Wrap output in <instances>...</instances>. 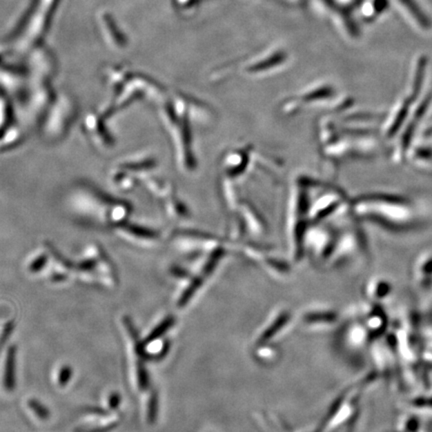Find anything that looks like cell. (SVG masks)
<instances>
[{"label":"cell","mask_w":432,"mask_h":432,"mask_svg":"<svg viewBox=\"0 0 432 432\" xmlns=\"http://www.w3.org/2000/svg\"><path fill=\"white\" fill-rule=\"evenodd\" d=\"M400 3L409 11L414 19L423 28V30H429L431 28L432 22L429 15L422 10V6L418 3L416 0H400Z\"/></svg>","instance_id":"cell-2"},{"label":"cell","mask_w":432,"mask_h":432,"mask_svg":"<svg viewBox=\"0 0 432 432\" xmlns=\"http://www.w3.org/2000/svg\"><path fill=\"white\" fill-rule=\"evenodd\" d=\"M407 409L416 414H432V393L407 402Z\"/></svg>","instance_id":"cell-3"},{"label":"cell","mask_w":432,"mask_h":432,"mask_svg":"<svg viewBox=\"0 0 432 432\" xmlns=\"http://www.w3.org/2000/svg\"><path fill=\"white\" fill-rule=\"evenodd\" d=\"M44 262H46V258H41V259L37 260L35 264H33L32 267H31V271H37L39 269L41 268L43 266Z\"/></svg>","instance_id":"cell-22"},{"label":"cell","mask_w":432,"mask_h":432,"mask_svg":"<svg viewBox=\"0 0 432 432\" xmlns=\"http://www.w3.org/2000/svg\"><path fill=\"white\" fill-rule=\"evenodd\" d=\"M117 426V423H110V424L106 425V426L102 427H97V429H77L75 432H109L115 429V427Z\"/></svg>","instance_id":"cell-17"},{"label":"cell","mask_w":432,"mask_h":432,"mask_svg":"<svg viewBox=\"0 0 432 432\" xmlns=\"http://www.w3.org/2000/svg\"><path fill=\"white\" fill-rule=\"evenodd\" d=\"M175 320L173 316H168L166 317L161 324H158L150 333L148 334L146 340H144V344L146 345L150 344L151 342H155V340H158V338L161 337L164 333H166V331H168L170 329V327H173V325L175 324Z\"/></svg>","instance_id":"cell-4"},{"label":"cell","mask_w":432,"mask_h":432,"mask_svg":"<svg viewBox=\"0 0 432 432\" xmlns=\"http://www.w3.org/2000/svg\"><path fill=\"white\" fill-rule=\"evenodd\" d=\"M391 2L389 0H373V8L376 15L382 14L389 10Z\"/></svg>","instance_id":"cell-15"},{"label":"cell","mask_w":432,"mask_h":432,"mask_svg":"<svg viewBox=\"0 0 432 432\" xmlns=\"http://www.w3.org/2000/svg\"><path fill=\"white\" fill-rule=\"evenodd\" d=\"M427 59L422 57L418 60V68H416L415 79H414L413 97H418V93L422 89L423 79H424L425 69H426Z\"/></svg>","instance_id":"cell-5"},{"label":"cell","mask_w":432,"mask_h":432,"mask_svg":"<svg viewBox=\"0 0 432 432\" xmlns=\"http://www.w3.org/2000/svg\"><path fill=\"white\" fill-rule=\"evenodd\" d=\"M73 369L69 365H64L61 367L59 373V382L60 386H66L69 382V380L72 377Z\"/></svg>","instance_id":"cell-12"},{"label":"cell","mask_w":432,"mask_h":432,"mask_svg":"<svg viewBox=\"0 0 432 432\" xmlns=\"http://www.w3.org/2000/svg\"><path fill=\"white\" fill-rule=\"evenodd\" d=\"M286 315L280 316V317L278 318L277 320H276L275 324L271 325V326L269 327V329H267L266 333L262 334V338H260V342H266V340H268L269 338L273 337V336L275 335V334L277 333V331H279V329L282 328V326H284V324H285V322H286Z\"/></svg>","instance_id":"cell-7"},{"label":"cell","mask_w":432,"mask_h":432,"mask_svg":"<svg viewBox=\"0 0 432 432\" xmlns=\"http://www.w3.org/2000/svg\"><path fill=\"white\" fill-rule=\"evenodd\" d=\"M393 295V287L387 282H380L375 291V297L380 300H386Z\"/></svg>","instance_id":"cell-10"},{"label":"cell","mask_w":432,"mask_h":432,"mask_svg":"<svg viewBox=\"0 0 432 432\" xmlns=\"http://www.w3.org/2000/svg\"><path fill=\"white\" fill-rule=\"evenodd\" d=\"M413 126L411 124L409 126V129H407L406 132H405L404 137H403V148H407V146H409V144H411V138H413Z\"/></svg>","instance_id":"cell-19"},{"label":"cell","mask_w":432,"mask_h":432,"mask_svg":"<svg viewBox=\"0 0 432 432\" xmlns=\"http://www.w3.org/2000/svg\"><path fill=\"white\" fill-rule=\"evenodd\" d=\"M158 413V394L157 391H153L149 398L148 403V422L149 423H155L157 420Z\"/></svg>","instance_id":"cell-11"},{"label":"cell","mask_w":432,"mask_h":432,"mask_svg":"<svg viewBox=\"0 0 432 432\" xmlns=\"http://www.w3.org/2000/svg\"><path fill=\"white\" fill-rule=\"evenodd\" d=\"M396 432H400V431H396Z\"/></svg>","instance_id":"cell-24"},{"label":"cell","mask_w":432,"mask_h":432,"mask_svg":"<svg viewBox=\"0 0 432 432\" xmlns=\"http://www.w3.org/2000/svg\"><path fill=\"white\" fill-rule=\"evenodd\" d=\"M336 315L333 313H320V315H309L305 317L306 322H334Z\"/></svg>","instance_id":"cell-13"},{"label":"cell","mask_w":432,"mask_h":432,"mask_svg":"<svg viewBox=\"0 0 432 432\" xmlns=\"http://www.w3.org/2000/svg\"><path fill=\"white\" fill-rule=\"evenodd\" d=\"M407 112H409V104H403V108L400 109L398 115H396L395 120H394L393 126H391V130H389V137H393L397 132L398 129L402 126L403 121H404L405 117H406Z\"/></svg>","instance_id":"cell-9"},{"label":"cell","mask_w":432,"mask_h":432,"mask_svg":"<svg viewBox=\"0 0 432 432\" xmlns=\"http://www.w3.org/2000/svg\"><path fill=\"white\" fill-rule=\"evenodd\" d=\"M199 284L200 282L199 280H197V282H193V284L186 289V293L182 295L181 298L179 300V302H178V305H179V306H184V305L187 304V302L190 300L191 296L195 295V293L197 291Z\"/></svg>","instance_id":"cell-14"},{"label":"cell","mask_w":432,"mask_h":432,"mask_svg":"<svg viewBox=\"0 0 432 432\" xmlns=\"http://www.w3.org/2000/svg\"><path fill=\"white\" fill-rule=\"evenodd\" d=\"M17 347L12 345L8 348L6 354V371H4V386L6 391H12L15 389V358H17Z\"/></svg>","instance_id":"cell-1"},{"label":"cell","mask_w":432,"mask_h":432,"mask_svg":"<svg viewBox=\"0 0 432 432\" xmlns=\"http://www.w3.org/2000/svg\"><path fill=\"white\" fill-rule=\"evenodd\" d=\"M13 329H14V322H8L4 327L1 336H0V351L6 345V342L10 340L11 333H13Z\"/></svg>","instance_id":"cell-16"},{"label":"cell","mask_w":432,"mask_h":432,"mask_svg":"<svg viewBox=\"0 0 432 432\" xmlns=\"http://www.w3.org/2000/svg\"><path fill=\"white\" fill-rule=\"evenodd\" d=\"M431 99V95H429L426 100L418 108V112H416V117H422L423 115H424L425 110H426L427 106H429V101Z\"/></svg>","instance_id":"cell-21"},{"label":"cell","mask_w":432,"mask_h":432,"mask_svg":"<svg viewBox=\"0 0 432 432\" xmlns=\"http://www.w3.org/2000/svg\"><path fill=\"white\" fill-rule=\"evenodd\" d=\"M431 317H432V313H431Z\"/></svg>","instance_id":"cell-23"},{"label":"cell","mask_w":432,"mask_h":432,"mask_svg":"<svg viewBox=\"0 0 432 432\" xmlns=\"http://www.w3.org/2000/svg\"><path fill=\"white\" fill-rule=\"evenodd\" d=\"M120 402H121V395L118 393H113L109 396V409L115 411L119 406Z\"/></svg>","instance_id":"cell-18"},{"label":"cell","mask_w":432,"mask_h":432,"mask_svg":"<svg viewBox=\"0 0 432 432\" xmlns=\"http://www.w3.org/2000/svg\"><path fill=\"white\" fill-rule=\"evenodd\" d=\"M84 411L88 413L97 414V415H108V411L106 409H101V407L97 406H88L84 409Z\"/></svg>","instance_id":"cell-20"},{"label":"cell","mask_w":432,"mask_h":432,"mask_svg":"<svg viewBox=\"0 0 432 432\" xmlns=\"http://www.w3.org/2000/svg\"><path fill=\"white\" fill-rule=\"evenodd\" d=\"M138 385L141 391H146L149 386V375L146 365L140 360L137 364Z\"/></svg>","instance_id":"cell-8"},{"label":"cell","mask_w":432,"mask_h":432,"mask_svg":"<svg viewBox=\"0 0 432 432\" xmlns=\"http://www.w3.org/2000/svg\"><path fill=\"white\" fill-rule=\"evenodd\" d=\"M28 405L33 411H35V414L42 420H46L50 418V411L46 405L42 404L41 402H39V400H35V398H32V400H30L28 402Z\"/></svg>","instance_id":"cell-6"}]
</instances>
